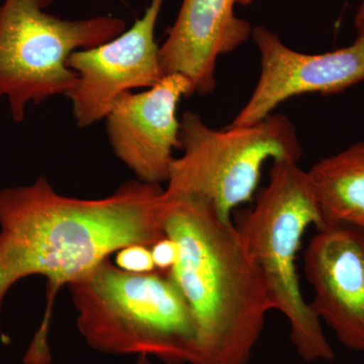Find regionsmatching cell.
Masks as SVG:
<instances>
[{"label": "cell", "instance_id": "cell-2", "mask_svg": "<svg viewBox=\"0 0 364 364\" xmlns=\"http://www.w3.org/2000/svg\"><path fill=\"white\" fill-rule=\"evenodd\" d=\"M165 236L178 246L168 272L188 301L196 324L191 364H247L274 310L259 268L238 228L193 196L163 193Z\"/></svg>", "mask_w": 364, "mask_h": 364}, {"label": "cell", "instance_id": "cell-16", "mask_svg": "<svg viewBox=\"0 0 364 364\" xmlns=\"http://www.w3.org/2000/svg\"><path fill=\"white\" fill-rule=\"evenodd\" d=\"M134 364H153L151 361V358L147 355H139L136 356V360Z\"/></svg>", "mask_w": 364, "mask_h": 364}, {"label": "cell", "instance_id": "cell-17", "mask_svg": "<svg viewBox=\"0 0 364 364\" xmlns=\"http://www.w3.org/2000/svg\"><path fill=\"white\" fill-rule=\"evenodd\" d=\"M253 1H255V0H238V4L248 6V4H252Z\"/></svg>", "mask_w": 364, "mask_h": 364}, {"label": "cell", "instance_id": "cell-4", "mask_svg": "<svg viewBox=\"0 0 364 364\" xmlns=\"http://www.w3.org/2000/svg\"><path fill=\"white\" fill-rule=\"evenodd\" d=\"M310 226L321 229L323 220L309 172L299 162H273L267 188L237 228L267 282L274 310L289 322L291 343L306 363L335 358L322 321L301 294L296 273V253Z\"/></svg>", "mask_w": 364, "mask_h": 364}, {"label": "cell", "instance_id": "cell-5", "mask_svg": "<svg viewBox=\"0 0 364 364\" xmlns=\"http://www.w3.org/2000/svg\"><path fill=\"white\" fill-rule=\"evenodd\" d=\"M179 141L182 155L172 162L164 193L203 198L227 222L235 208L252 200L265 162L303 156L293 122L275 112L248 126L215 129L188 111Z\"/></svg>", "mask_w": 364, "mask_h": 364}, {"label": "cell", "instance_id": "cell-6", "mask_svg": "<svg viewBox=\"0 0 364 364\" xmlns=\"http://www.w3.org/2000/svg\"><path fill=\"white\" fill-rule=\"evenodd\" d=\"M53 0H4L0 6V98L14 123L26 107L67 95L78 75L67 66L72 53L109 42L126 31L119 18L62 20L45 11Z\"/></svg>", "mask_w": 364, "mask_h": 364}, {"label": "cell", "instance_id": "cell-14", "mask_svg": "<svg viewBox=\"0 0 364 364\" xmlns=\"http://www.w3.org/2000/svg\"><path fill=\"white\" fill-rule=\"evenodd\" d=\"M151 252L157 272L168 273L178 259V246L173 239L167 236L153 244Z\"/></svg>", "mask_w": 364, "mask_h": 364}, {"label": "cell", "instance_id": "cell-10", "mask_svg": "<svg viewBox=\"0 0 364 364\" xmlns=\"http://www.w3.org/2000/svg\"><path fill=\"white\" fill-rule=\"evenodd\" d=\"M310 305L346 348L364 351V229L332 225L318 229L305 252Z\"/></svg>", "mask_w": 364, "mask_h": 364}, {"label": "cell", "instance_id": "cell-13", "mask_svg": "<svg viewBox=\"0 0 364 364\" xmlns=\"http://www.w3.org/2000/svg\"><path fill=\"white\" fill-rule=\"evenodd\" d=\"M116 265L131 273H149L156 272L151 248L134 244L117 251Z\"/></svg>", "mask_w": 364, "mask_h": 364}, {"label": "cell", "instance_id": "cell-1", "mask_svg": "<svg viewBox=\"0 0 364 364\" xmlns=\"http://www.w3.org/2000/svg\"><path fill=\"white\" fill-rule=\"evenodd\" d=\"M163 193L160 184L135 179L105 198H70L44 176L0 189V310L20 280L40 275L47 284L44 317L23 363H51L53 306L62 287L127 246L151 248L164 238Z\"/></svg>", "mask_w": 364, "mask_h": 364}, {"label": "cell", "instance_id": "cell-15", "mask_svg": "<svg viewBox=\"0 0 364 364\" xmlns=\"http://www.w3.org/2000/svg\"><path fill=\"white\" fill-rule=\"evenodd\" d=\"M361 21H364V0H361L358 11H356L355 18H354L355 23Z\"/></svg>", "mask_w": 364, "mask_h": 364}, {"label": "cell", "instance_id": "cell-12", "mask_svg": "<svg viewBox=\"0 0 364 364\" xmlns=\"http://www.w3.org/2000/svg\"><path fill=\"white\" fill-rule=\"evenodd\" d=\"M308 172L323 227L348 225L364 229V142L320 160Z\"/></svg>", "mask_w": 364, "mask_h": 364}, {"label": "cell", "instance_id": "cell-7", "mask_svg": "<svg viewBox=\"0 0 364 364\" xmlns=\"http://www.w3.org/2000/svg\"><path fill=\"white\" fill-rule=\"evenodd\" d=\"M165 0H151L142 18L109 42L72 53L67 66L78 75L66 97L78 128L105 119L119 97L153 87L165 77L155 28Z\"/></svg>", "mask_w": 364, "mask_h": 364}, {"label": "cell", "instance_id": "cell-3", "mask_svg": "<svg viewBox=\"0 0 364 364\" xmlns=\"http://www.w3.org/2000/svg\"><path fill=\"white\" fill-rule=\"evenodd\" d=\"M68 289L79 333L95 350L193 363L195 320L168 273L127 272L107 259Z\"/></svg>", "mask_w": 364, "mask_h": 364}, {"label": "cell", "instance_id": "cell-9", "mask_svg": "<svg viewBox=\"0 0 364 364\" xmlns=\"http://www.w3.org/2000/svg\"><path fill=\"white\" fill-rule=\"evenodd\" d=\"M191 95L188 79L169 74L142 92L124 93L105 117L114 154L138 181H168L174 150L181 148L177 107L182 97Z\"/></svg>", "mask_w": 364, "mask_h": 364}, {"label": "cell", "instance_id": "cell-8", "mask_svg": "<svg viewBox=\"0 0 364 364\" xmlns=\"http://www.w3.org/2000/svg\"><path fill=\"white\" fill-rule=\"evenodd\" d=\"M351 45L323 54L287 47L264 26L253 28L260 54V75L253 92L231 124L248 126L273 114L289 98L306 93L337 95L364 81V21L355 23Z\"/></svg>", "mask_w": 364, "mask_h": 364}, {"label": "cell", "instance_id": "cell-11", "mask_svg": "<svg viewBox=\"0 0 364 364\" xmlns=\"http://www.w3.org/2000/svg\"><path fill=\"white\" fill-rule=\"evenodd\" d=\"M238 0H182L176 23L159 49L165 75L181 74L193 93L214 91L215 66L222 55L252 37L247 21L235 14Z\"/></svg>", "mask_w": 364, "mask_h": 364}]
</instances>
